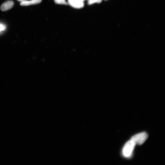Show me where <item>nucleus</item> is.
<instances>
[{
	"label": "nucleus",
	"instance_id": "0eeeda50",
	"mask_svg": "<svg viewBox=\"0 0 165 165\" xmlns=\"http://www.w3.org/2000/svg\"><path fill=\"white\" fill-rule=\"evenodd\" d=\"M102 1V0H90V1H88V4L89 5H92V4L95 3H100Z\"/></svg>",
	"mask_w": 165,
	"mask_h": 165
},
{
	"label": "nucleus",
	"instance_id": "423d86ee",
	"mask_svg": "<svg viewBox=\"0 0 165 165\" xmlns=\"http://www.w3.org/2000/svg\"><path fill=\"white\" fill-rule=\"evenodd\" d=\"M54 1L57 4H63V5L67 4L65 0H54Z\"/></svg>",
	"mask_w": 165,
	"mask_h": 165
},
{
	"label": "nucleus",
	"instance_id": "9b49d317",
	"mask_svg": "<svg viewBox=\"0 0 165 165\" xmlns=\"http://www.w3.org/2000/svg\"><path fill=\"white\" fill-rule=\"evenodd\" d=\"M1 30H0V32H1Z\"/></svg>",
	"mask_w": 165,
	"mask_h": 165
},
{
	"label": "nucleus",
	"instance_id": "7ed1b4c3",
	"mask_svg": "<svg viewBox=\"0 0 165 165\" xmlns=\"http://www.w3.org/2000/svg\"><path fill=\"white\" fill-rule=\"evenodd\" d=\"M68 2L71 6L75 8H81L84 6L83 1L81 0H68Z\"/></svg>",
	"mask_w": 165,
	"mask_h": 165
},
{
	"label": "nucleus",
	"instance_id": "9d476101",
	"mask_svg": "<svg viewBox=\"0 0 165 165\" xmlns=\"http://www.w3.org/2000/svg\"><path fill=\"white\" fill-rule=\"evenodd\" d=\"M81 1H84V0H81Z\"/></svg>",
	"mask_w": 165,
	"mask_h": 165
},
{
	"label": "nucleus",
	"instance_id": "1a4fd4ad",
	"mask_svg": "<svg viewBox=\"0 0 165 165\" xmlns=\"http://www.w3.org/2000/svg\"><path fill=\"white\" fill-rule=\"evenodd\" d=\"M18 1H25V0H18Z\"/></svg>",
	"mask_w": 165,
	"mask_h": 165
},
{
	"label": "nucleus",
	"instance_id": "f03ea898",
	"mask_svg": "<svg viewBox=\"0 0 165 165\" xmlns=\"http://www.w3.org/2000/svg\"><path fill=\"white\" fill-rule=\"evenodd\" d=\"M136 144L132 140L128 141L124 146L123 149V153L125 156L129 157L131 155Z\"/></svg>",
	"mask_w": 165,
	"mask_h": 165
},
{
	"label": "nucleus",
	"instance_id": "f257e3e1",
	"mask_svg": "<svg viewBox=\"0 0 165 165\" xmlns=\"http://www.w3.org/2000/svg\"><path fill=\"white\" fill-rule=\"evenodd\" d=\"M148 136L146 132H143L135 135L131 138V140L136 144L141 145L144 143L148 139Z\"/></svg>",
	"mask_w": 165,
	"mask_h": 165
},
{
	"label": "nucleus",
	"instance_id": "20e7f679",
	"mask_svg": "<svg viewBox=\"0 0 165 165\" xmlns=\"http://www.w3.org/2000/svg\"><path fill=\"white\" fill-rule=\"evenodd\" d=\"M14 5V3L12 1H8L4 3L1 7L2 11H5L9 10L11 9Z\"/></svg>",
	"mask_w": 165,
	"mask_h": 165
},
{
	"label": "nucleus",
	"instance_id": "6e6552de",
	"mask_svg": "<svg viewBox=\"0 0 165 165\" xmlns=\"http://www.w3.org/2000/svg\"><path fill=\"white\" fill-rule=\"evenodd\" d=\"M6 27L5 25L0 23V30L1 31H4L6 30Z\"/></svg>",
	"mask_w": 165,
	"mask_h": 165
},
{
	"label": "nucleus",
	"instance_id": "39448f33",
	"mask_svg": "<svg viewBox=\"0 0 165 165\" xmlns=\"http://www.w3.org/2000/svg\"><path fill=\"white\" fill-rule=\"evenodd\" d=\"M41 1L42 0H31L28 1H23L21 3L20 5L22 6H27L39 4Z\"/></svg>",
	"mask_w": 165,
	"mask_h": 165
}]
</instances>
